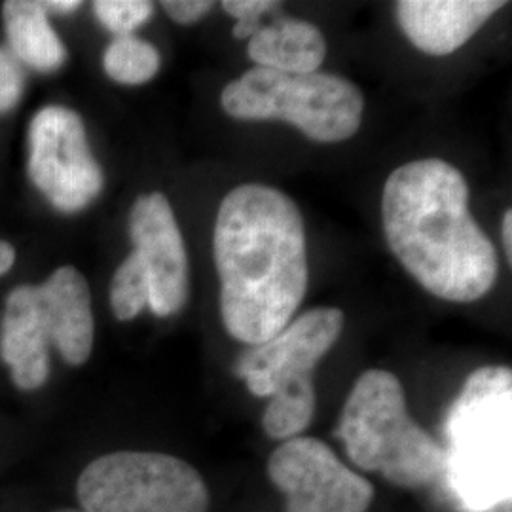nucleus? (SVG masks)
Returning a JSON list of instances; mask_svg holds the SVG:
<instances>
[{
    "instance_id": "nucleus-1",
    "label": "nucleus",
    "mask_w": 512,
    "mask_h": 512,
    "mask_svg": "<svg viewBox=\"0 0 512 512\" xmlns=\"http://www.w3.org/2000/svg\"><path fill=\"white\" fill-rule=\"evenodd\" d=\"M213 255L232 338L255 348L293 321L310 272L304 219L287 194L266 184L230 190L217 213Z\"/></svg>"
},
{
    "instance_id": "nucleus-2",
    "label": "nucleus",
    "mask_w": 512,
    "mask_h": 512,
    "mask_svg": "<svg viewBox=\"0 0 512 512\" xmlns=\"http://www.w3.org/2000/svg\"><path fill=\"white\" fill-rule=\"evenodd\" d=\"M385 239L425 291L469 304L494 289V243L469 211V186L454 165L427 158L401 165L385 181Z\"/></svg>"
},
{
    "instance_id": "nucleus-3",
    "label": "nucleus",
    "mask_w": 512,
    "mask_h": 512,
    "mask_svg": "<svg viewBox=\"0 0 512 512\" xmlns=\"http://www.w3.org/2000/svg\"><path fill=\"white\" fill-rule=\"evenodd\" d=\"M511 387L509 368H480L448 412L440 478L459 511L511 505Z\"/></svg>"
},
{
    "instance_id": "nucleus-4",
    "label": "nucleus",
    "mask_w": 512,
    "mask_h": 512,
    "mask_svg": "<svg viewBox=\"0 0 512 512\" xmlns=\"http://www.w3.org/2000/svg\"><path fill=\"white\" fill-rule=\"evenodd\" d=\"M92 293L86 277L61 266L40 285H19L6 298L0 357L12 382L35 391L50 378V348L67 365H84L93 349Z\"/></svg>"
},
{
    "instance_id": "nucleus-5",
    "label": "nucleus",
    "mask_w": 512,
    "mask_h": 512,
    "mask_svg": "<svg viewBox=\"0 0 512 512\" xmlns=\"http://www.w3.org/2000/svg\"><path fill=\"white\" fill-rule=\"evenodd\" d=\"M336 437L353 465L397 488L420 490L440 480L444 452L408 412L403 384L370 368L351 387Z\"/></svg>"
},
{
    "instance_id": "nucleus-6",
    "label": "nucleus",
    "mask_w": 512,
    "mask_h": 512,
    "mask_svg": "<svg viewBox=\"0 0 512 512\" xmlns=\"http://www.w3.org/2000/svg\"><path fill=\"white\" fill-rule=\"evenodd\" d=\"M342 329V310L313 308L272 340L241 355L236 376L255 397L272 399L262 416L270 439H296L310 427L317 404L313 372L338 342Z\"/></svg>"
},
{
    "instance_id": "nucleus-7",
    "label": "nucleus",
    "mask_w": 512,
    "mask_h": 512,
    "mask_svg": "<svg viewBox=\"0 0 512 512\" xmlns=\"http://www.w3.org/2000/svg\"><path fill=\"white\" fill-rule=\"evenodd\" d=\"M236 120H283L317 143H340L363 122L365 97L342 76L287 74L255 67L232 80L220 95Z\"/></svg>"
},
{
    "instance_id": "nucleus-8",
    "label": "nucleus",
    "mask_w": 512,
    "mask_h": 512,
    "mask_svg": "<svg viewBox=\"0 0 512 512\" xmlns=\"http://www.w3.org/2000/svg\"><path fill=\"white\" fill-rule=\"evenodd\" d=\"M84 512H209L203 476L184 459L122 450L92 461L76 482Z\"/></svg>"
},
{
    "instance_id": "nucleus-9",
    "label": "nucleus",
    "mask_w": 512,
    "mask_h": 512,
    "mask_svg": "<svg viewBox=\"0 0 512 512\" xmlns=\"http://www.w3.org/2000/svg\"><path fill=\"white\" fill-rule=\"evenodd\" d=\"M27 171L61 213L86 209L105 184L80 114L59 105L38 110L29 126Z\"/></svg>"
},
{
    "instance_id": "nucleus-10",
    "label": "nucleus",
    "mask_w": 512,
    "mask_h": 512,
    "mask_svg": "<svg viewBox=\"0 0 512 512\" xmlns=\"http://www.w3.org/2000/svg\"><path fill=\"white\" fill-rule=\"evenodd\" d=\"M268 475L285 495V512H368L374 486L313 437L281 442L268 459Z\"/></svg>"
},
{
    "instance_id": "nucleus-11",
    "label": "nucleus",
    "mask_w": 512,
    "mask_h": 512,
    "mask_svg": "<svg viewBox=\"0 0 512 512\" xmlns=\"http://www.w3.org/2000/svg\"><path fill=\"white\" fill-rule=\"evenodd\" d=\"M129 236L148 279V308L156 317L183 310L188 300V256L183 234L160 192L139 196L129 215Z\"/></svg>"
},
{
    "instance_id": "nucleus-12",
    "label": "nucleus",
    "mask_w": 512,
    "mask_h": 512,
    "mask_svg": "<svg viewBox=\"0 0 512 512\" xmlns=\"http://www.w3.org/2000/svg\"><path fill=\"white\" fill-rule=\"evenodd\" d=\"M503 6V0H401L395 12L404 35L418 50L450 55Z\"/></svg>"
},
{
    "instance_id": "nucleus-13",
    "label": "nucleus",
    "mask_w": 512,
    "mask_h": 512,
    "mask_svg": "<svg viewBox=\"0 0 512 512\" xmlns=\"http://www.w3.org/2000/svg\"><path fill=\"white\" fill-rule=\"evenodd\" d=\"M247 54L256 67L277 73H319L327 55L323 33L304 19L281 18L249 38Z\"/></svg>"
},
{
    "instance_id": "nucleus-14",
    "label": "nucleus",
    "mask_w": 512,
    "mask_h": 512,
    "mask_svg": "<svg viewBox=\"0 0 512 512\" xmlns=\"http://www.w3.org/2000/svg\"><path fill=\"white\" fill-rule=\"evenodd\" d=\"M10 52L38 73H54L67 61V48L57 37L40 2L8 0L2 4Z\"/></svg>"
},
{
    "instance_id": "nucleus-15",
    "label": "nucleus",
    "mask_w": 512,
    "mask_h": 512,
    "mask_svg": "<svg viewBox=\"0 0 512 512\" xmlns=\"http://www.w3.org/2000/svg\"><path fill=\"white\" fill-rule=\"evenodd\" d=\"M162 59L156 46L145 38L116 37L103 54V69L110 80L124 86H141L160 71Z\"/></svg>"
},
{
    "instance_id": "nucleus-16",
    "label": "nucleus",
    "mask_w": 512,
    "mask_h": 512,
    "mask_svg": "<svg viewBox=\"0 0 512 512\" xmlns=\"http://www.w3.org/2000/svg\"><path fill=\"white\" fill-rule=\"evenodd\" d=\"M110 308L118 321H131L148 308L147 272L135 253H131L112 275Z\"/></svg>"
},
{
    "instance_id": "nucleus-17",
    "label": "nucleus",
    "mask_w": 512,
    "mask_h": 512,
    "mask_svg": "<svg viewBox=\"0 0 512 512\" xmlns=\"http://www.w3.org/2000/svg\"><path fill=\"white\" fill-rule=\"evenodd\" d=\"M93 14L112 35L128 37L152 18L154 4L148 0H97Z\"/></svg>"
},
{
    "instance_id": "nucleus-18",
    "label": "nucleus",
    "mask_w": 512,
    "mask_h": 512,
    "mask_svg": "<svg viewBox=\"0 0 512 512\" xmlns=\"http://www.w3.org/2000/svg\"><path fill=\"white\" fill-rule=\"evenodd\" d=\"M277 6V2L272 0H224L222 8L228 16L236 18V27H234V37L239 40H247L253 37L256 31L262 27L260 19Z\"/></svg>"
},
{
    "instance_id": "nucleus-19",
    "label": "nucleus",
    "mask_w": 512,
    "mask_h": 512,
    "mask_svg": "<svg viewBox=\"0 0 512 512\" xmlns=\"http://www.w3.org/2000/svg\"><path fill=\"white\" fill-rule=\"evenodd\" d=\"M25 90V73L10 50L0 48V114L14 109Z\"/></svg>"
},
{
    "instance_id": "nucleus-20",
    "label": "nucleus",
    "mask_w": 512,
    "mask_h": 512,
    "mask_svg": "<svg viewBox=\"0 0 512 512\" xmlns=\"http://www.w3.org/2000/svg\"><path fill=\"white\" fill-rule=\"evenodd\" d=\"M211 0H164L165 14L181 25H192L205 18L213 10Z\"/></svg>"
},
{
    "instance_id": "nucleus-21",
    "label": "nucleus",
    "mask_w": 512,
    "mask_h": 512,
    "mask_svg": "<svg viewBox=\"0 0 512 512\" xmlns=\"http://www.w3.org/2000/svg\"><path fill=\"white\" fill-rule=\"evenodd\" d=\"M40 4L46 12H55V14H73L82 6V2L78 0H48Z\"/></svg>"
},
{
    "instance_id": "nucleus-22",
    "label": "nucleus",
    "mask_w": 512,
    "mask_h": 512,
    "mask_svg": "<svg viewBox=\"0 0 512 512\" xmlns=\"http://www.w3.org/2000/svg\"><path fill=\"white\" fill-rule=\"evenodd\" d=\"M14 262H16V249L10 243L0 239V275L10 272Z\"/></svg>"
},
{
    "instance_id": "nucleus-23",
    "label": "nucleus",
    "mask_w": 512,
    "mask_h": 512,
    "mask_svg": "<svg viewBox=\"0 0 512 512\" xmlns=\"http://www.w3.org/2000/svg\"><path fill=\"white\" fill-rule=\"evenodd\" d=\"M503 245H505V253L509 262L512 260V211L507 209L505 217H503Z\"/></svg>"
}]
</instances>
